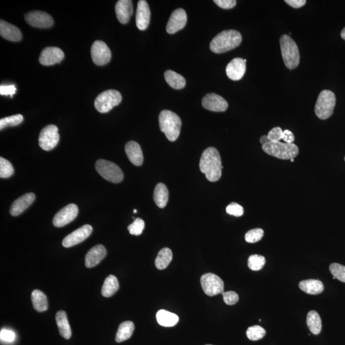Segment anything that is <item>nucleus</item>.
Masks as SVG:
<instances>
[{
  "label": "nucleus",
  "instance_id": "f257e3e1",
  "mask_svg": "<svg viewBox=\"0 0 345 345\" xmlns=\"http://www.w3.org/2000/svg\"><path fill=\"white\" fill-rule=\"evenodd\" d=\"M223 169L220 154L216 148H208L203 152L199 161V169L205 174L208 181L212 182L218 181Z\"/></svg>",
  "mask_w": 345,
  "mask_h": 345
},
{
  "label": "nucleus",
  "instance_id": "f03ea898",
  "mask_svg": "<svg viewBox=\"0 0 345 345\" xmlns=\"http://www.w3.org/2000/svg\"><path fill=\"white\" fill-rule=\"evenodd\" d=\"M243 40L238 31L228 30L222 31L212 39L210 44V50L215 53L227 52L240 46Z\"/></svg>",
  "mask_w": 345,
  "mask_h": 345
},
{
  "label": "nucleus",
  "instance_id": "7ed1b4c3",
  "mask_svg": "<svg viewBox=\"0 0 345 345\" xmlns=\"http://www.w3.org/2000/svg\"><path fill=\"white\" fill-rule=\"evenodd\" d=\"M161 131L170 142H174L180 133L181 121L176 113L170 110H163L159 116Z\"/></svg>",
  "mask_w": 345,
  "mask_h": 345
},
{
  "label": "nucleus",
  "instance_id": "20e7f679",
  "mask_svg": "<svg viewBox=\"0 0 345 345\" xmlns=\"http://www.w3.org/2000/svg\"><path fill=\"white\" fill-rule=\"evenodd\" d=\"M280 47L286 67L291 70L296 68L300 62V53L294 40L290 36L282 35L280 39Z\"/></svg>",
  "mask_w": 345,
  "mask_h": 345
},
{
  "label": "nucleus",
  "instance_id": "39448f33",
  "mask_svg": "<svg viewBox=\"0 0 345 345\" xmlns=\"http://www.w3.org/2000/svg\"><path fill=\"white\" fill-rule=\"evenodd\" d=\"M262 149L268 155L284 160H291L299 154V148L293 143L270 142L262 145Z\"/></svg>",
  "mask_w": 345,
  "mask_h": 345
},
{
  "label": "nucleus",
  "instance_id": "423d86ee",
  "mask_svg": "<svg viewBox=\"0 0 345 345\" xmlns=\"http://www.w3.org/2000/svg\"><path fill=\"white\" fill-rule=\"evenodd\" d=\"M335 105V94L332 91L325 89L320 92L318 97L315 105V114L320 119H328L333 115Z\"/></svg>",
  "mask_w": 345,
  "mask_h": 345
},
{
  "label": "nucleus",
  "instance_id": "0eeeda50",
  "mask_svg": "<svg viewBox=\"0 0 345 345\" xmlns=\"http://www.w3.org/2000/svg\"><path fill=\"white\" fill-rule=\"evenodd\" d=\"M122 95L119 91L115 89H107L97 96L94 105L98 112L106 113L118 106L122 102Z\"/></svg>",
  "mask_w": 345,
  "mask_h": 345
},
{
  "label": "nucleus",
  "instance_id": "6e6552de",
  "mask_svg": "<svg viewBox=\"0 0 345 345\" xmlns=\"http://www.w3.org/2000/svg\"><path fill=\"white\" fill-rule=\"evenodd\" d=\"M98 173L106 180L112 183L121 182L124 179V173L115 163L104 160H99L95 163Z\"/></svg>",
  "mask_w": 345,
  "mask_h": 345
},
{
  "label": "nucleus",
  "instance_id": "1a4fd4ad",
  "mask_svg": "<svg viewBox=\"0 0 345 345\" xmlns=\"http://www.w3.org/2000/svg\"><path fill=\"white\" fill-rule=\"evenodd\" d=\"M60 140L58 128L55 125H48L40 132L39 143L40 148L45 151H50L58 145Z\"/></svg>",
  "mask_w": 345,
  "mask_h": 345
},
{
  "label": "nucleus",
  "instance_id": "9d476101",
  "mask_svg": "<svg viewBox=\"0 0 345 345\" xmlns=\"http://www.w3.org/2000/svg\"><path fill=\"white\" fill-rule=\"evenodd\" d=\"M201 284L204 292L213 297L224 292V282L220 277L212 273H207L201 277Z\"/></svg>",
  "mask_w": 345,
  "mask_h": 345
},
{
  "label": "nucleus",
  "instance_id": "9b49d317",
  "mask_svg": "<svg viewBox=\"0 0 345 345\" xmlns=\"http://www.w3.org/2000/svg\"><path fill=\"white\" fill-rule=\"evenodd\" d=\"M91 56L94 64L102 66L110 61L111 52L105 42L96 40L91 46Z\"/></svg>",
  "mask_w": 345,
  "mask_h": 345
},
{
  "label": "nucleus",
  "instance_id": "f8f14e48",
  "mask_svg": "<svg viewBox=\"0 0 345 345\" xmlns=\"http://www.w3.org/2000/svg\"><path fill=\"white\" fill-rule=\"evenodd\" d=\"M78 206L71 203L62 208L54 217L53 223L55 227L61 228L75 220L78 214Z\"/></svg>",
  "mask_w": 345,
  "mask_h": 345
},
{
  "label": "nucleus",
  "instance_id": "ddd939ff",
  "mask_svg": "<svg viewBox=\"0 0 345 345\" xmlns=\"http://www.w3.org/2000/svg\"><path fill=\"white\" fill-rule=\"evenodd\" d=\"M27 23L39 28H48L53 25V17L42 11H32L25 14Z\"/></svg>",
  "mask_w": 345,
  "mask_h": 345
},
{
  "label": "nucleus",
  "instance_id": "4468645a",
  "mask_svg": "<svg viewBox=\"0 0 345 345\" xmlns=\"http://www.w3.org/2000/svg\"><path fill=\"white\" fill-rule=\"evenodd\" d=\"M91 226L85 225L67 235L63 240L62 245L65 248H71L78 244L82 243L86 240L92 233Z\"/></svg>",
  "mask_w": 345,
  "mask_h": 345
},
{
  "label": "nucleus",
  "instance_id": "2eb2a0df",
  "mask_svg": "<svg viewBox=\"0 0 345 345\" xmlns=\"http://www.w3.org/2000/svg\"><path fill=\"white\" fill-rule=\"evenodd\" d=\"M187 21V13L182 8H178L172 13L167 26V31L170 34H174L182 30Z\"/></svg>",
  "mask_w": 345,
  "mask_h": 345
},
{
  "label": "nucleus",
  "instance_id": "dca6fc26",
  "mask_svg": "<svg viewBox=\"0 0 345 345\" xmlns=\"http://www.w3.org/2000/svg\"><path fill=\"white\" fill-rule=\"evenodd\" d=\"M202 106L209 111L223 112L228 109V104L221 96L216 93H208L203 98Z\"/></svg>",
  "mask_w": 345,
  "mask_h": 345
},
{
  "label": "nucleus",
  "instance_id": "f3484780",
  "mask_svg": "<svg viewBox=\"0 0 345 345\" xmlns=\"http://www.w3.org/2000/svg\"><path fill=\"white\" fill-rule=\"evenodd\" d=\"M64 58V53L62 49L56 47H48L40 53L39 62L45 66H53L61 62Z\"/></svg>",
  "mask_w": 345,
  "mask_h": 345
},
{
  "label": "nucleus",
  "instance_id": "a211bd4d",
  "mask_svg": "<svg viewBox=\"0 0 345 345\" xmlns=\"http://www.w3.org/2000/svg\"><path fill=\"white\" fill-rule=\"evenodd\" d=\"M151 10L147 2L145 0L139 1L136 15V23L139 30H146L151 21Z\"/></svg>",
  "mask_w": 345,
  "mask_h": 345
},
{
  "label": "nucleus",
  "instance_id": "6ab92c4d",
  "mask_svg": "<svg viewBox=\"0 0 345 345\" xmlns=\"http://www.w3.org/2000/svg\"><path fill=\"white\" fill-rule=\"evenodd\" d=\"M246 62L243 58H236L228 64L226 69V75L230 80L239 81L245 75Z\"/></svg>",
  "mask_w": 345,
  "mask_h": 345
},
{
  "label": "nucleus",
  "instance_id": "aec40b11",
  "mask_svg": "<svg viewBox=\"0 0 345 345\" xmlns=\"http://www.w3.org/2000/svg\"><path fill=\"white\" fill-rule=\"evenodd\" d=\"M106 248L101 244L94 246L89 251L85 257V265L87 268H92L97 266L106 257Z\"/></svg>",
  "mask_w": 345,
  "mask_h": 345
},
{
  "label": "nucleus",
  "instance_id": "412c9836",
  "mask_svg": "<svg viewBox=\"0 0 345 345\" xmlns=\"http://www.w3.org/2000/svg\"><path fill=\"white\" fill-rule=\"evenodd\" d=\"M35 195L32 192H29L22 195L16 200L13 201L11 205L10 213L12 216H17L22 214L35 201Z\"/></svg>",
  "mask_w": 345,
  "mask_h": 345
},
{
  "label": "nucleus",
  "instance_id": "4be33fe9",
  "mask_svg": "<svg viewBox=\"0 0 345 345\" xmlns=\"http://www.w3.org/2000/svg\"><path fill=\"white\" fill-rule=\"evenodd\" d=\"M116 17L121 23L126 24L133 13V1L130 0H119L116 3Z\"/></svg>",
  "mask_w": 345,
  "mask_h": 345
},
{
  "label": "nucleus",
  "instance_id": "5701e85b",
  "mask_svg": "<svg viewBox=\"0 0 345 345\" xmlns=\"http://www.w3.org/2000/svg\"><path fill=\"white\" fill-rule=\"evenodd\" d=\"M125 153L129 160L134 165L140 167L143 162V155L142 149L137 142L131 141L125 145Z\"/></svg>",
  "mask_w": 345,
  "mask_h": 345
},
{
  "label": "nucleus",
  "instance_id": "b1692460",
  "mask_svg": "<svg viewBox=\"0 0 345 345\" xmlns=\"http://www.w3.org/2000/svg\"><path fill=\"white\" fill-rule=\"evenodd\" d=\"M0 35L10 41L18 42L22 39V33L17 27L2 19L0 21Z\"/></svg>",
  "mask_w": 345,
  "mask_h": 345
},
{
  "label": "nucleus",
  "instance_id": "393cba45",
  "mask_svg": "<svg viewBox=\"0 0 345 345\" xmlns=\"http://www.w3.org/2000/svg\"><path fill=\"white\" fill-rule=\"evenodd\" d=\"M299 288L310 295H319L324 290V284L319 279H307L300 282Z\"/></svg>",
  "mask_w": 345,
  "mask_h": 345
},
{
  "label": "nucleus",
  "instance_id": "a878e982",
  "mask_svg": "<svg viewBox=\"0 0 345 345\" xmlns=\"http://www.w3.org/2000/svg\"><path fill=\"white\" fill-rule=\"evenodd\" d=\"M57 322L60 335L65 339L69 340L71 338L72 331L66 313L64 311H60L56 315Z\"/></svg>",
  "mask_w": 345,
  "mask_h": 345
},
{
  "label": "nucleus",
  "instance_id": "bb28decb",
  "mask_svg": "<svg viewBox=\"0 0 345 345\" xmlns=\"http://www.w3.org/2000/svg\"><path fill=\"white\" fill-rule=\"evenodd\" d=\"M169 192L164 183H160L156 186L154 192V202L158 207L163 208L169 201Z\"/></svg>",
  "mask_w": 345,
  "mask_h": 345
},
{
  "label": "nucleus",
  "instance_id": "cd10ccee",
  "mask_svg": "<svg viewBox=\"0 0 345 345\" xmlns=\"http://www.w3.org/2000/svg\"><path fill=\"white\" fill-rule=\"evenodd\" d=\"M156 319L159 324L167 328L175 326L179 320L178 317L176 314L165 310H160L157 313Z\"/></svg>",
  "mask_w": 345,
  "mask_h": 345
},
{
  "label": "nucleus",
  "instance_id": "c85d7f7f",
  "mask_svg": "<svg viewBox=\"0 0 345 345\" xmlns=\"http://www.w3.org/2000/svg\"><path fill=\"white\" fill-rule=\"evenodd\" d=\"M31 301L33 308L38 312H44L48 310V302L46 295L39 290H33L31 293Z\"/></svg>",
  "mask_w": 345,
  "mask_h": 345
},
{
  "label": "nucleus",
  "instance_id": "c756f323",
  "mask_svg": "<svg viewBox=\"0 0 345 345\" xmlns=\"http://www.w3.org/2000/svg\"><path fill=\"white\" fill-rule=\"evenodd\" d=\"M119 283L117 278L113 275H109L105 279L101 290L102 296L111 297L115 294L119 289Z\"/></svg>",
  "mask_w": 345,
  "mask_h": 345
},
{
  "label": "nucleus",
  "instance_id": "7c9ffc66",
  "mask_svg": "<svg viewBox=\"0 0 345 345\" xmlns=\"http://www.w3.org/2000/svg\"><path fill=\"white\" fill-rule=\"evenodd\" d=\"M306 322L311 333L315 335H319L322 331V324L321 319L317 311L312 310L308 313Z\"/></svg>",
  "mask_w": 345,
  "mask_h": 345
},
{
  "label": "nucleus",
  "instance_id": "2f4dec72",
  "mask_svg": "<svg viewBox=\"0 0 345 345\" xmlns=\"http://www.w3.org/2000/svg\"><path fill=\"white\" fill-rule=\"evenodd\" d=\"M165 78L166 82L172 88L180 89L184 88L185 86V78L175 72L170 70L166 71Z\"/></svg>",
  "mask_w": 345,
  "mask_h": 345
},
{
  "label": "nucleus",
  "instance_id": "473e14b6",
  "mask_svg": "<svg viewBox=\"0 0 345 345\" xmlns=\"http://www.w3.org/2000/svg\"><path fill=\"white\" fill-rule=\"evenodd\" d=\"M134 324L133 322H124L120 325L116 336V342L122 343L129 340L133 335Z\"/></svg>",
  "mask_w": 345,
  "mask_h": 345
},
{
  "label": "nucleus",
  "instance_id": "72a5a7b5",
  "mask_svg": "<svg viewBox=\"0 0 345 345\" xmlns=\"http://www.w3.org/2000/svg\"><path fill=\"white\" fill-rule=\"evenodd\" d=\"M172 259V250L168 248L162 249L156 259V266L159 270H164L170 265Z\"/></svg>",
  "mask_w": 345,
  "mask_h": 345
},
{
  "label": "nucleus",
  "instance_id": "f704fd0d",
  "mask_svg": "<svg viewBox=\"0 0 345 345\" xmlns=\"http://www.w3.org/2000/svg\"><path fill=\"white\" fill-rule=\"evenodd\" d=\"M266 263L265 258L259 255H253L249 257L248 266L251 270L259 271L262 269Z\"/></svg>",
  "mask_w": 345,
  "mask_h": 345
},
{
  "label": "nucleus",
  "instance_id": "c9c22d12",
  "mask_svg": "<svg viewBox=\"0 0 345 345\" xmlns=\"http://www.w3.org/2000/svg\"><path fill=\"white\" fill-rule=\"evenodd\" d=\"M23 120V116L20 114L1 118L0 120V129L2 130L8 127L16 126L21 124Z\"/></svg>",
  "mask_w": 345,
  "mask_h": 345
},
{
  "label": "nucleus",
  "instance_id": "e433bc0d",
  "mask_svg": "<svg viewBox=\"0 0 345 345\" xmlns=\"http://www.w3.org/2000/svg\"><path fill=\"white\" fill-rule=\"evenodd\" d=\"M246 335L248 339L252 341H259L265 337L266 331L259 326H252L248 329Z\"/></svg>",
  "mask_w": 345,
  "mask_h": 345
},
{
  "label": "nucleus",
  "instance_id": "4c0bfd02",
  "mask_svg": "<svg viewBox=\"0 0 345 345\" xmlns=\"http://www.w3.org/2000/svg\"><path fill=\"white\" fill-rule=\"evenodd\" d=\"M13 166L8 160L3 158H0V177L7 178L13 174Z\"/></svg>",
  "mask_w": 345,
  "mask_h": 345
},
{
  "label": "nucleus",
  "instance_id": "58836bf2",
  "mask_svg": "<svg viewBox=\"0 0 345 345\" xmlns=\"http://www.w3.org/2000/svg\"><path fill=\"white\" fill-rule=\"evenodd\" d=\"M329 270L333 277L343 283H345V266L339 263H332L329 266Z\"/></svg>",
  "mask_w": 345,
  "mask_h": 345
},
{
  "label": "nucleus",
  "instance_id": "ea45409f",
  "mask_svg": "<svg viewBox=\"0 0 345 345\" xmlns=\"http://www.w3.org/2000/svg\"><path fill=\"white\" fill-rule=\"evenodd\" d=\"M264 235L263 230L261 228H256L249 231L245 235V240L247 243H255L260 241Z\"/></svg>",
  "mask_w": 345,
  "mask_h": 345
},
{
  "label": "nucleus",
  "instance_id": "a19ab883",
  "mask_svg": "<svg viewBox=\"0 0 345 345\" xmlns=\"http://www.w3.org/2000/svg\"><path fill=\"white\" fill-rule=\"evenodd\" d=\"M145 228V222L143 219L136 218L133 223L131 224L127 228L130 234L138 236L142 234Z\"/></svg>",
  "mask_w": 345,
  "mask_h": 345
},
{
  "label": "nucleus",
  "instance_id": "79ce46f5",
  "mask_svg": "<svg viewBox=\"0 0 345 345\" xmlns=\"http://www.w3.org/2000/svg\"><path fill=\"white\" fill-rule=\"evenodd\" d=\"M226 212L235 217H241L244 214V208L236 203H232L226 207Z\"/></svg>",
  "mask_w": 345,
  "mask_h": 345
},
{
  "label": "nucleus",
  "instance_id": "37998d69",
  "mask_svg": "<svg viewBox=\"0 0 345 345\" xmlns=\"http://www.w3.org/2000/svg\"><path fill=\"white\" fill-rule=\"evenodd\" d=\"M223 294L224 301L227 305H234L239 301V297L238 294L234 291L223 292Z\"/></svg>",
  "mask_w": 345,
  "mask_h": 345
},
{
  "label": "nucleus",
  "instance_id": "c03bdc74",
  "mask_svg": "<svg viewBox=\"0 0 345 345\" xmlns=\"http://www.w3.org/2000/svg\"><path fill=\"white\" fill-rule=\"evenodd\" d=\"M283 132L281 127H274V128L270 130L267 135L270 142H280V140H282V134H283Z\"/></svg>",
  "mask_w": 345,
  "mask_h": 345
},
{
  "label": "nucleus",
  "instance_id": "a18cd8bd",
  "mask_svg": "<svg viewBox=\"0 0 345 345\" xmlns=\"http://www.w3.org/2000/svg\"><path fill=\"white\" fill-rule=\"evenodd\" d=\"M15 91H16V88L13 85H1L0 86V94L1 95H10L11 97H12Z\"/></svg>",
  "mask_w": 345,
  "mask_h": 345
},
{
  "label": "nucleus",
  "instance_id": "49530a36",
  "mask_svg": "<svg viewBox=\"0 0 345 345\" xmlns=\"http://www.w3.org/2000/svg\"><path fill=\"white\" fill-rule=\"evenodd\" d=\"M214 3L222 8L230 9L236 5L235 0H214Z\"/></svg>",
  "mask_w": 345,
  "mask_h": 345
},
{
  "label": "nucleus",
  "instance_id": "de8ad7c7",
  "mask_svg": "<svg viewBox=\"0 0 345 345\" xmlns=\"http://www.w3.org/2000/svg\"><path fill=\"white\" fill-rule=\"evenodd\" d=\"M15 334L8 329H3L0 333V338L1 341L12 342L15 339Z\"/></svg>",
  "mask_w": 345,
  "mask_h": 345
},
{
  "label": "nucleus",
  "instance_id": "09e8293b",
  "mask_svg": "<svg viewBox=\"0 0 345 345\" xmlns=\"http://www.w3.org/2000/svg\"><path fill=\"white\" fill-rule=\"evenodd\" d=\"M282 140L286 143H293L295 140V136L289 130H284L282 134Z\"/></svg>",
  "mask_w": 345,
  "mask_h": 345
},
{
  "label": "nucleus",
  "instance_id": "8fccbe9b",
  "mask_svg": "<svg viewBox=\"0 0 345 345\" xmlns=\"http://www.w3.org/2000/svg\"><path fill=\"white\" fill-rule=\"evenodd\" d=\"M285 2L295 8H301L306 3L305 0H286Z\"/></svg>",
  "mask_w": 345,
  "mask_h": 345
},
{
  "label": "nucleus",
  "instance_id": "3c124183",
  "mask_svg": "<svg viewBox=\"0 0 345 345\" xmlns=\"http://www.w3.org/2000/svg\"><path fill=\"white\" fill-rule=\"evenodd\" d=\"M259 142H260L262 145H264L266 144V143H269L270 140L268 138V136H261L260 140H259Z\"/></svg>",
  "mask_w": 345,
  "mask_h": 345
},
{
  "label": "nucleus",
  "instance_id": "603ef678",
  "mask_svg": "<svg viewBox=\"0 0 345 345\" xmlns=\"http://www.w3.org/2000/svg\"><path fill=\"white\" fill-rule=\"evenodd\" d=\"M341 37L343 39L345 40V28L342 31Z\"/></svg>",
  "mask_w": 345,
  "mask_h": 345
},
{
  "label": "nucleus",
  "instance_id": "864d4df0",
  "mask_svg": "<svg viewBox=\"0 0 345 345\" xmlns=\"http://www.w3.org/2000/svg\"><path fill=\"white\" fill-rule=\"evenodd\" d=\"M290 161H291V162L293 163V161H294V159H292V160H291Z\"/></svg>",
  "mask_w": 345,
  "mask_h": 345
},
{
  "label": "nucleus",
  "instance_id": "5fc2aeb1",
  "mask_svg": "<svg viewBox=\"0 0 345 345\" xmlns=\"http://www.w3.org/2000/svg\"><path fill=\"white\" fill-rule=\"evenodd\" d=\"M137 212V210H134V213H136Z\"/></svg>",
  "mask_w": 345,
  "mask_h": 345
},
{
  "label": "nucleus",
  "instance_id": "6e6d98bb",
  "mask_svg": "<svg viewBox=\"0 0 345 345\" xmlns=\"http://www.w3.org/2000/svg\"></svg>",
  "mask_w": 345,
  "mask_h": 345
},
{
  "label": "nucleus",
  "instance_id": "4d7b16f0",
  "mask_svg": "<svg viewBox=\"0 0 345 345\" xmlns=\"http://www.w3.org/2000/svg\"></svg>",
  "mask_w": 345,
  "mask_h": 345
}]
</instances>
